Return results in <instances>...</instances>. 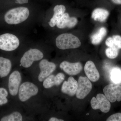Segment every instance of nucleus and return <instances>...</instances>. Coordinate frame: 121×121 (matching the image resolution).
Masks as SVG:
<instances>
[{
    "instance_id": "27",
    "label": "nucleus",
    "mask_w": 121,
    "mask_h": 121,
    "mask_svg": "<svg viewBox=\"0 0 121 121\" xmlns=\"http://www.w3.org/2000/svg\"><path fill=\"white\" fill-rule=\"evenodd\" d=\"M16 2L20 4H27L28 2V0H15Z\"/></svg>"
},
{
    "instance_id": "5",
    "label": "nucleus",
    "mask_w": 121,
    "mask_h": 121,
    "mask_svg": "<svg viewBox=\"0 0 121 121\" xmlns=\"http://www.w3.org/2000/svg\"><path fill=\"white\" fill-rule=\"evenodd\" d=\"M39 91L38 87L29 82L22 83L19 89V98L21 101H27L31 97L36 95Z\"/></svg>"
},
{
    "instance_id": "19",
    "label": "nucleus",
    "mask_w": 121,
    "mask_h": 121,
    "mask_svg": "<svg viewBox=\"0 0 121 121\" xmlns=\"http://www.w3.org/2000/svg\"><path fill=\"white\" fill-rule=\"evenodd\" d=\"M107 34V30L104 27L99 29L96 33L92 35L91 37L92 43L94 45L99 44Z\"/></svg>"
},
{
    "instance_id": "29",
    "label": "nucleus",
    "mask_w": 121,
    "mask_h": 121,
    "mask_svg": "<svg viewBox=\"0 0 121 121\" xmlns=\"http://www.w3.org/2000/svg\"><path fill=\"white\" fill-rule=\"evenodd\" d=\"M111 1L117 4H121V0H111Z\"/></svg>"
},
{
    "instance_id": "12",
    "label": "nucleus",
    "mask_w": 121,
    "mask_h": 121,
    "mask_svg": "<svg viewBox=\"0 0 121 121\" xmlns=\"http://www.w3.org/2000/svg\"><path fill=\"white\" fill-rule=\"evenodd\" d=\"M78 82L72 76L69 77L67 81L63 82L61 91L70 96H73L76 94L78 89Z\"/></svg>"
},
{
    "instance_id": "8",
    "label": "nucleus",
    "mask_w": 121,
    "mask_h": 121,
    "mask_svg": "<svg viewBox=\"0 0 121 121\" xmlns=\"http://www.w3.org/2000/svg\"><path fill=\"white\" fill-rule=\"evenodd\" d=\"M105 96L111 103L121 101V86L118 85L110 84L103 89Z\"/></svg>"
},
{
    "instance_id": "25",
    "label": "nucleus",
    "mask_w": 121,
    "mask_h": 121,
    "mask_svg": "<svg viewBox=\"0 0 121 121\" xmlns=\"http://www.w3.org/2000/svg\"><path fill=\"white\" fill-rule=\"evenodd\" d=\"M106 121H121V113H117L112 115L108 118Z\"/></svg>"
},
{
    "instance_id": "21",
    "label": "nucleus",
    "mask_w": 121,
    "mask_h": 121,
    "mask_svg": "<svg viewBox=\"0 0 121 121\" xmlns=\"http://www.w3.org/2000/svg\"><path fill=\"white\" fill-rule=\"evenodd\" d=\"M23 118L21 114L18 112H15L9 115L3 117L1 119V121H21Z\"/></svg>"
},
{
    "instance_id": "24",
    "label": "nucleus",
    "mask_w": 121,
    "mask_h": 121,
    "mask_svg": "<svg viewBox=\"0 0 121 121\" xmlns=\"http://www.w3.org/2000/svg\"><path fill=\"white\" fill-rule=\"evenodd\" d=\"M112 38L113 40L114 47L118 49H121V36L118 35H114Z\"/></svg>"
},
{
    "instance_id": "26",
    "label": "nucleus",
    "mask_w": 121,
    "mask_h": 121,
    "mask_svg": "<svg viewBox=\"0 0 121 121\" xmlns=\"http://www.w3.org/2000/svg\"><path fill=\"white\" fill-rule=\"evenodd\" d=\"M106 45L109 47H114L113 40L112 37H109L107 39L105 42Z\"/></svg>"
},
{
    "instance_id": "30",
    "label": "nucleus",
    "mask_w": 121,
    "mask_h": 121,
    "mask_svg": "<svg viewBox=\"0 0 121 121\" xmlns=\"http://www.w3.org/2000/svg\"><path fill=\"white\" fill-rule=\"evenodd\" d=\"M89 113H87V114H86V115H89Z\"/></svg>"
},
{
    "instance_id": "2",
    "label": "nucleus",
    "mask_w": 121,
    "mask_h": 121,
    "mask_svg": "<svg viewBox=\"0 0 121 121\" xmlns=\"http://www.w3.org/2000/svg\"><path fill=\"white\" fill-rule=\"evenodd\" d=\"M56 43L57 47L65 50L77 48L81 45L80 40L75 36L69 33H64L56 38Z\"/></svg>"
},
{
    "instance_id": "28",
    "label": "nucleus",
    "mask_w": 121,
    "mask_h": 121,
    "mask_svg": "<svg viewBox=\"0 0 121 121\" xmlns=\"http://www.w3.org/2000/svg\"><path fill=\"white\" fill-rule=\"evenodd\" d=\"M64 120L62 119H58L56 118L53 117L51 118L49 120V121H64Z\"/></svg>"
},
{
    "instance_id": "16",
    "label": "nucleus",
    "mask_w": 121,
    "mask_h": 121,
    "mask_svg": "<svg viewBox=\"0 0 121 121\" xmlns=\"http://www.w3.org/2000/svg\"><path fill=\"white\" fill-rule=\"evenodd\" d=\"M66 11V8L63 5H56L54 9V14L48 23L51 27H54L62 16Z\"/></svg>"
},
{
    "instance_id": "4",
    "label": "nucleus",
    "mask_w": 121,
    "mask_h": 121,
    "mask_svg": "<svg viewBox=\"0 0 121 121\" xmlns=\"http://www.w3.org/2000/svg\"><path fill=\"white\" fill-rule=\"evenodd\" d=\"M43 57V54L37 49H30L24 54L20 60L23 67L27 68L31 66L33 62L41 60Z\"/></svg>"
},
{
    "instance_id": "3",
    "label": "nucleus",
    "mask_w": 121,
    "mask_h": 121,
    "mask_svg": "<svg viewBox=\"0 0 121 121\" xmlns=\"http://www.w3.org/2000/svg\"><path fill=\"white\" fill-rule=\"evenodd\" d=\"M20 41L15 35L5 33L0 35V49L6 51H12L19 47Z\"/></svg>"
},
{
    "instance_id": "22",
    "label": "nucleus",
    "mask_w": 121,
    "mask_h": 121,
    "mask_svg": "<svg viewBox=\"0 0 121 121\" xmlns=\"http://www.w3.org/2000/svg\"><path fill=\"white\" fill-rule=\"evenodd\" d=\"M105 53L107 56L109 58L115 59L118 55V49L114 47H109L106 49Z\"/></svg>"
},
{
    "instance_id": "11",
    "label": "nucleus",
    "mask_w": 121,
    "mask_h": 121,
    "mask_svg": "<svg viewBox=\"0 0 121 121\" xmlns=\"http://www.w3.org/2000/svg\"><path fill=\"white\" fill-rule=\"evenodd\" d=\"M60 69L66 73L70 75H75L79 73L82 69V66L81 63H71L63 61L60 65Z\"/></svg>"
},
{
    "instance_id": "7",
    "label": "nucleus",
    "mask_w": 121,
    "mask_h": 121,
    "mask_svg": "<svg viewBox=\"0 0 121 121\" xmlns=\"http://www.w3.org/2000/svg\"><path fill=\"white\" fill-rule=\"evenodd\" d=\"M92 88V84L88 78L80 76L78 80L76 97L78 99H83L91 92Z\"/></svg>"
},
{
    "instance_id": "10",
    "label": "nucleus",
    "mask_w": 121,
    "mask_h": 121,
    "mask_svg": "<svg viewBox=\"0 0 121 121\" xmlns=\"http://www.w3.org/2000/svg\"><path fill=\"white\" fill-rule=\"evenodd\" d=\"M21 82V75L19 71H15L10 75L9 79L8 86L11 95L15 96L17 94Z\"/></svg>"
},
{
    "instance_id": "15",
    "label": "nucleus",
    "mask_w": 121,
    "mask_h": 121,
    "mask_svg": "<svg viewBox=\"0 0 121 121\" xmlns=\"http://www.w3.org/2000/svg\"><path fill=\"white\" fill-rule=\"evenodd\" d=\"M65 78L62 73H59L56 76L51 75L44 80L43 86L45 89H49L55 86H58L63 82Z\"/></svg>"
},
{
    "instance_id": "14",
    "label": "nucleus",
    "mask_w": 121,
    "mask_h": 121,
    "mask_svg": "<svg viewBox=\"0 0 121 121\" xmlns=\"http://www.w3.org/2000/svg\"><path fill=\"white\" fill-rule=\"evenodd\" d=\"M78 20L75 17H70L69 14L65 13L57 22L56 25L60 29L74 27L78 23Z\"/></svg>"
},
{
    "instance_id": "23",
    "label": "nucleus",
    "mask_w": 121,
    "mask_h": 121,
    "mask_svg": "<svg viewBox=\"0 0 121 121\" xmlns=\"http://www.w3.org/2000/svg\"><path fill=\"white\" fill-rule=\"evenodd\" d=\"M8 95V93L4 88H0V105L2 106L6 104L8 102L7 98Z\"/></svg>"
},
{
    "instance_id": "9",
    "label": "nucleus",
    "mask_w": 121,
    "mask_h": 121,
    "mask_svg": "<svg viewBox=\"0 0 121 121\" xmlns=\"http://www.w3.org/2000/svg\"><path fill=\"white\" fill-rule=\"evenodd\" d=\"M39 67L40 72L38 79L40 82H43L55 70L56 66L54 63L49 62L44 59L39 63Z\"/></svg>"
},
{
    "instance_id": "17",
    "label": "nucleus",
    "mask_w": 121,
    "mask_h": 121,
    "mask_svg": "<svg viewBox=\"0 0 121 121\" xmlns=\"http://www.w3.org/2000/svg\"><path fill=\"white\" fill-rule=\"evenodd\" d=\"M12 63L9 59L0 57V77H6L11 71Z\"/></svg>"
},
{
    "instance_id": "18",
    "label": "nucleus",
    "mask_w": 121,
    "mask_h": 121,
    "mask_svg": "<svg viewBox=\"0 0 121 121\" xmlns=\"http://www.w3.org/2000/svg\"><path fill=\"white\" fill-rule=\"evenodd\" d=\"M109 12L106 9L97 8L94 10L91 14V17L95 21L104 22L108 18Z\"/></svg>"
},
{
    "instance_id": "20",
    "label": "nucleus",
    "mask_w": 121,
    "mask_h": 121,
    "mask_svg": "<svg viewBox=\"0 0 121 121\" xmlns=\"http://www.w3.org/2000/svg\"><path fill=\"white\" fill-rule=\"evenodd\" d=\"M110 78L114 84L121 83V69L117 67L113 68L111 71Z\"/></svg>"
},
{
    "instance_id": "6",
    "label": "nucleus",
    "mask_w": 121,
    "mask_h": 121,
    "mask_svg": "<svg viewBox=\"0 0 121 121\" xmlns=\"http://www.w3.org/2000/svg\"><path fill=\"white\" fill-rule=\"evenodd\" d=\"M91 104L93 109H100L103 113L108 112L110 110V102L103 94H98L96 98L93 97L91 100Z\"/></svg>"
},
{
    "instance_id": "1",
    "label": "nucleus",
    "mask_w": 121,
    "mask_h": 121,
    "mask_svg": "<svg viewBox=\"0 0 121 121\" xmlns=\"http://www.w3.org/2000/svg\"><path fill=\"white\" fill-rule=\"evenodd\" d=\"M29 13L27 8L17 7L8 11L4 15V19L6 23L9 24H17L26 20L29 16Z\"/></svg>"
},
{
    "instance_id": "13",
    "label": "nucleus",
    "mask_w": 121,
    "mask_h": 121,
    "mask_svg": "<svg viewBox=\"0 0 121 121\" xmlns=\"http://www.w3.org/2000/svg\"><path fill=\"white\" fill-rule=\"evenodd\" d=\"M84 70L87 77L91 82H95L99 79L100 75L99 72L92 61L89 60L86 63Z\"/></svg>"
}]
</instances>
